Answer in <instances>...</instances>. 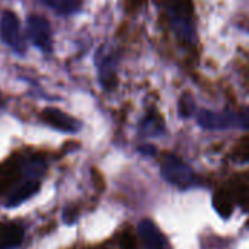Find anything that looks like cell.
<instances>
[{
    "mask_svg": "<svg viewBox=\"0 0 249 249\" xmlns=\"http://www.w3.org/2000/svg\"><path fill=\"white\" fill-rule=\"evenodd\" d=\"M162 177L174 185H188L193 181V171L181 159L175 156H166L162 162Z\"/></svg>",
    "mask_w": 249,
    "mask_h": 249,
    "instance_id": "obj_1",
    "label": "cell"
},
{
    "mask_svg": "<svg viewBox=\"0 0 249 249\" xmlns=\"http://www.w3.org/2000/svg\"><path fill=\"white\" fill-rule=\"evenodd\" d=\"M0 36L1 39L16 53L22 54L25 51L23 39L19 32V19L13 12L6 10L0 19Z\"/></svg>",
    "mask_w": 249,
    "mask_h": 249,
    "instance_id": "obj_2",
    "label": "cell"
},
{
    "mask_svg": "<svg viewBox=\"0 0 249 249\" xmlns=\"http://www.w3.org/2000/svg\"><path fill=\"white\" fill-rule=\"evenodd\" d=\"M28 35L31 41L42 51L50 53L53 45L51 28L45 18L39 15H32L28 18Z\"/></svg>",
    "mask_w": 249,
    "mask_h": 249,
    "instance_id": "obj_3",
    "label": "cell"
},
{
    "mask_svg": "<svg viewBox=\"0 0 249 249\" xmlns=\"http://www.w3.org/2000/svg\"><path fill=\"white\" fill-rule=\"evenodd\" d=\"M41 118L51 127L60 130V131H66V133H76L80 128L79 121H76L74 118H71L70 115L54 109V108H47L42 111Z\"/></svg>",
    "mask_w": 249,
    "mask_h": 249,
    "instance_id": "obj_4",
    "label": "cell"
},
{
    "mask_svg": "<svg viewBox=\"0 0 249 249\" xmlns=\"http://www.w3.org/2000/svg\"><path fill=\"white\" fill-rule=\"evenodd\" d=\"M198 124L207 130H225L233 125L235 117L229 112H214L209 109H203L197 117Z\"/></svg>",
    "mask_w": 249,
    "mask_h": 249,
    "instance_id": "obj_5",
    "label": "cell"
},
{
    "mask_svg": "<svg viewBox=\"0 0 249 249\" xmlns=\"http://www.w3.org/2000/svg\"><path fill=\"white\" fill-rule=\"evenodd\" d=\"M137 232H139L142 242L147 247V249L165 248V245H166L165 238L152 220H149V219L142 220L137 226Z\"/></svg>",
    "mask_w": 249,
    "mask_h": 249,
    "instance_id": "obj_6",
    "label": "cell"
},
{
    "mask_svg": "<svg viewBox=\"0 0 249 249\" xmlns=\"http://www.w3.org/2000/svg\"><path fill=\"white\" fill-rule=\"evenodd\" d=\"M23 241V229L19 223H0V249L18 248Z\"/></svg>",
    "mask_w": 249,
    "mask_h": 249,
    "instance_id": "obj_7",
    "label": "cell"
},
{
    "mask_svg": "<svg viewBox=\"0 0 249 249\" xmlns=\"http://www.w3.org/2000/svg\"><path fill=\"white\" fill-rule=\"evenodd\" d=\"M39 190V182L36 179H29L25 181L22 185H19L7 198L6 201V207H18L19 204H22L23 201L29 200L32 196H35Z\"/></svg>",
    "mask_w": 249,
    "mask_h": 249,
    "instance_id": "obj_8",
    "label": "cell"
},
{
    "mask_svg": "<svg viewBox=\"0 0 249 249\" xmlns=\"http://www.w3.org/2000/svg\"><path fill=\"white\" fill-rule=\"evenodd\" d=\"M171 23L181 38H184L187 41H191L194 38V29H193V25L188 20V18H185L179 13L171 12Z\"/></svg>",
    "mask_w": 249,
    "mask_h": 249,
    "instance_id": "obj_9",
    "label": "cell"
},
{
    "mask_svg": "<svg viewBox=\"0 0 249 249\" xmlns=\"http://www.w3.org/2000/svg\"><path fill=\"white\" fill-rule=\"evenodd\" d=\"M48 7L55 10L60 15H70L79 10L80 1L79 0H42Z\"/></svg>",
    "mask_w": 249,
    "mask_h": 249,
    "instance_id": "obj_10",
    "label": "cell"
},
{
    "mask_svg": "<svg viewBox=\"0 0 249 249\" xmlns=\"http://www.w3.org/2000/svg\"><path fill=\"white\" fill-rule=\"evenodd\" d=\"M76 219H77V210L74 207H67L63 212V220H64V223L71 225V223L76 222Z\"/></svg>",
    "mask_w": 249,
    "mask_h": 249,
    "instance_id": "obj_11",
    "label": "cell"
},
{
    "mask_svg": "<svg viewBox=\"0 0 249 249\" xmlns=\"http://www.w3.org/2000/svg\"><path fill=\"white\" fill-rule=\"evenodd\" d=\"M239 124L245 130H249V108H245L239 115Z\"/></svg>",
    "mask_w": 249,
    "mask_h": 249,
    "instance_id": "obj_12",
    "label": "cell"
},
{
    "mask_svg": "<svg viewBox=\"0 0 249 249\" xmlns=\"http://www.w3.org/2000/svg\"><path fill=\"white\" fill-rule=\"evenodd\" d=\"M139 150L144 155H155L156 153V149L152 146H142V147H139Z\"/></svg>",
    "mask_w": 249,
    "mask_h": 249,
    "instance_id": "obj_13",
    "label": "cell"
}]
</instances>
